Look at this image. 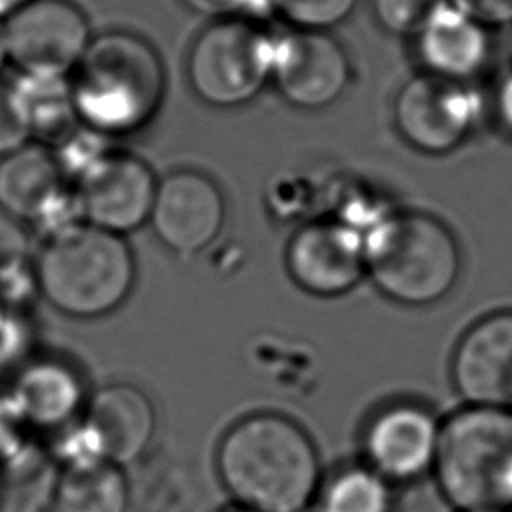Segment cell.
Instances as JSON below:
<instances>
[{
    "label": "cell",
    "instance_id": "obj_1",
    "mask_svg": "<svg viewBox=\"0 0 512 512\" xmlns=\"http://www.w3.org/2000/svg\"><path fill=\"white\" fill-rule=\"evenodd\" d=\"M216 468L236 504L254 512H300L320 484L312 438L298 422L276 412L234 422L218 444Z\"/></svg>",
    "mask_w": 512,
    "mask_h": 512
},
{
    "label": "cell",
    "instance_id": "obj_2",
    "mask_svg": "<svg viewBox=\"0 0 512 512\" xmlns=\"http://www.w3.org/2000/svg\"><path fill=\"white\" fill-rule=\"evenodd\" d=\"M68 80L80 124L108 138L144 128L166 90L156 48L128 30L92 36Z\"/></svg>",
    "mask_w": 512,
    "mask_h": 512
},
{
    "label": "cell",
    "instance_id": "obj_3",
    "mask_svg": "<svg viewBox=\"0 0 512 512\" xmlns=\"http://www.w3.org/2000/svg\"><path fill=\"white\" fill-rule=\"evenodd\" d=\"M432 472L456 512L512 508V410L466 404L440 420Z\"/></svg>",
    "mask_w": 512,
    "mask_h": 512
},
{
    "label": "cell",
    "instance_id": "obj_4",
    "mask_svg": "<svg viewBox=\"0 0 512 512\" xmlns=\"http://www.w3.org/2000/svg\"><path fill=\"white\" fill-rule=\"evenodd\" d=\"M460 246L432 214L390 210L364 234V268L390 300L426 306L442 300L460 276Z\"/></svg>",
    "mask_w": 512,
    "mask_h": 512
},
{
    "label": "cell",
    "instance_id": "obj_5",
    "mask_svg": "<svg viewBox=\"0 0 512 512\" xmlns=\"http://www.w3.org/2000/svg\"><path fill=\"white\" fill-rule=\"evenodd\" d=\"M34 274L38 292L58 312L98 318L128 298L136 264L120 234L82 222L44 240Z\"/></svg>",
    "mask_w": 512,
    "mask_h": 512
},
{
    "label": "cell",
    "instance_id": "obj_6",
    "mask_svg": "<svg viewBox=\"0 0 512 512\" xmlns=\"http://www.w3.org/2000/svg\"><path fill=\"white\" fill-rule=\"evenodd\" d=\"M274 36L256 20H212L194 38L186 76L192 92L208 106L234 108L250 102L272 78Z\"/></svg>",
    "mask_w": 512,
    "mask_h": 512
},
{
    "label": "cell",
    "instance_id": "obj_7",
    "mask_svg": "<svg viewBox=\"0 0 512 512\" xmlns=\"http://www.w3.org/2000/svg\"><path fill=\"white\" fill-rule=\"evenodd\" d=\"M482 98L470 82L420 72L408 78L392 106L400 138L424 154H448L474 130Z\"/></svg>",
    "mask_w": 512,
    "mask_h": 512
},
{
    "label": "cell",
    "instance_id": "obj_8",
    "mask_svg": "<svg viewBox=\"0 0 512 512\" xmlns=\"http://www.w3.org/2000/svg\"><path fill=\"white\" fill-rule=\"evenodd\" d=\"M8 62L20 74L70 76L92 32L72 0H30L4 18Z\"/></svg>",
    "mask_w": 512,
    "mask_h": 512
},
{
    "label": "cell",
    "instance_id": "obj_9",
    "mask_svg": "<svg viewBox=\"0 0 512 512\" xmlns=\"http://www.w3.org/2000/svg\"><path fill=\"white\" fill-rule=\"evenodd\" d=\"M350 76V58L328 32L292 28L284 36H274L270 80L290 106L322 110L344 94Z\"/></svg>",
    "mask_w": 512,
    "mask_h": 512
},
{
    "label": "cell",
    "instance_id": "obj_10",
    "mask_svg": "<svg viewBox=\"0 0 512 512\" xmlns=\"http://www.w3.org/2000/svg\"><path fill=\"white\" fill-rule=\"evenodd\" d=\"M226 202L218 184L196 170H174L156 184L150 226L172 252L192 256L222 232Z\"/></svg>",
    "mask_w": 512,
    "mask_h": 512
},
{
    "label": "cell",
    "instance_id": "obj_11",
    "mask_svg": "<svg viewBox=\"0 0 512 512\" xmlns=\"http://www.w3.org/2000/svg\"><path fill=\"white\" fill-rule=\"evenodd\" d=\"M286 270L312 296H342L366 276L364 236L336 218L310 220L288 240Z\"/></svg>",
    "mask_w": 512,
    "mask_h": 512
},
{
    "label": "cell",
    "instance_id": "obj_12",
    "mask_svg": "<svg viewBox=\"0 0 512 512\" xmlns=\"http://www.w3.org/2000/svg\"><path fill=\"white\" fill-rule=\"evenodd\" d=\"M156 184L144 160L110 150L74 184V190L84 222L124 236L148 222Z\"/></svg>",
    "mask_w": 512,
    "mask_h": 512
},
{
    "label": "cell",
    "instance_id": "obj_13",
    "mask_svg": "<svg viewBox=\"0 0 512 512\" xmlns=\"http://www.w3.org/2000/svg\"><path fill=\"white\" fill-rule=\"evenodd\" d=\"M440 420L416 402H396L378 410L364 430L366 464L388 482H406L432 470Z\"/></svg>",
    "mask_w": 512,
    "mask_h": 512
},
{
    "label": "cell",
    "instance_id": "obj_14",
    "mask_svg": "<svg viewBox=\"0 0 512 512\" xmlns=\"http://www.w3.org/2000/svg\"><path fill=\"white\" fill-rule=\"evenodd\" d=\"M452 382L466 404L512 410V310L492 312L462 334Z\"/></svg>",
    "mask_w": 512,
    "mask_h": 512
},
{
    "label": "cell",
    "instance_id": "obj_15",
    "mask_svg": "<svg viewBox=\"0 0 512 512\" xmlns=\"http://www.w3.org/2000/svg\"><path fill=\"white\" fill-rule=\"evenodd\" d=\"M84 424L104 460L126 466L146 452L154 436L156 414L150 398L138 386L116 382L90 396Z\"/></svg>",
    "mask_w": 512,
    "mask_h": 512
},
{
    "label": "cell",
    "instance_id": "obj_16",
    "mask_svg": "<svg viewBox=\"0 0 512 512\" xmlns=\"http://www.w3.org/2000/svg\"><path fill=\"white\" fill-rule=\"evenodd\" d=\"M424 72L470 82L490 58L488 28L454 8L440 4L414 36Z\"/></svg>",
    "mask_w": 512,
    "mask_h": 512
},
{
    "label": "cell",
    "instance_id": "obj_17",
    "mask_svg": "<svg viewBox=\"0 0 512 512\" xmlns=\"http://www.w3.org/2000/svg\"><path fill=\"white\" fill-rule=\"evenodd\" d=\"M84 394L78 376L60 362L38 360L16 376L8 402L22 422L56 428L78 412Z\"/></svg>",
    "mask_w": 512,
    "mask_h": 512
},
{
    "label": "cell",
    "instance_id": "obj_18",
    "mask_svg": "<svg viewBox=\"0 0 512 512\" xmlns=\"http://www.w3.org/2000/svg\"><path fill=\"white\" fill-rule=\"evenodd\" d=\"M68 184L50 146L26 142L0 158V210L20 222H34L54 194Z\"/></svg>",
    "mask_w": 512,
    "mask_h": 512
},
{
    "label": "cell",
    "instance_id": "obj_19",
    "mask_svg": "<svg viewBox=\"0 0 512 512\" xmlns=\"http://www.w3.org/2000/svg\"><path fill=\"white\" fill-rule=\"evenodd\" d=\"M30 138L54 146L78 124L68 76L20 74L12 82Z\"/></svg>",
    "mask_w": 512,
    "mask_h": 512
},
{
    "label": "cell",
    "instance_id": "obj_20",
    "mask_svg": "<svg viewBox=\"0 0 512 512\" xmlns=\"http://www.w3.org/2000/svg\"><path fill=\"white\" fill-rule=\"evenodd\" d=\"M54 498L56 512H126L128 482L108 460L64 466Z\"/></svg>",
    "mask_w": 512,
    "mask_h": 512
},
{
    "label": "cell",
    "instance_id": "obj_21",
    "mask_svg": "<svg viewBox=\"0 0 512 512\" xmlns=\"http://www.w3.org/2000/svg\"><path fill=\"white\" fill-rule=\"evenodd\" d=\"M318 512H390V482L366 466H350L334 474L322 492Z\"/></svg>",
    "mask_w": 512,
    "mask_h": 512
},
{
    "label": "cell",
    "instance_id": "obj_22",
    "mask_svg": "<svg viewBox=\"0 0 512 512\" xmlns=\"http://www.w3.org/2000/svg\"><path fill=\"white\" fill-rule=\"evenodd\" d=\"M358 0H274V12L298 30H330L344 22Z\"/></svg>",
    "mask_w": 512,
    "mask_h": 512
},
{
    "label": "cell",
    "instance_id": "obj_23",
    "mask_svg": "<svg viewBox=\"0 0 512 512\" xmlns=\"http://www.w3.org/2000/svg\"><path fill=\"white\" fill-rule=\"evenodd\" d=\"M446 0H372L376 22L394 36H416L432 12Z\"/></svg>",
    "mask_w": 512,
    "mask_h": 512
},
{
    "label": "cell",
    "instance_id": "obj_24",
    "mask_svg": "<svg viewBox=\"0 0 512 512\" xmlns=\"http://www.w3.org/2000/svg\"><path fill=\"white\" fill-rule=\"evenodd\" d=\"M26 142H30V130L26 126L14 86L0 80V158Z\"/></svg>",
    "mask_w": 512,
    "mask_h": 512
},
{
    "label": "cell",
    "instance_id": "obj_25",
    "mask_svg": "<svg viewBox=\"0 0 512 512\" xmlns=\"http://www.w3.org/2000/svg\"><path fill=\"white\" fill-rule=\"evenodd\" d=\"M190 10L212 18H248L258 20L274 12V0H182Z\"/></svg>",
    "mask_w": 512,
    "mask_h": 512
},
{
    "label": "cell",
    "instance_id": "obj_26",
    "mask_svg": "<svg viewBox=\"0 0 512 512\" xmlns=\"http://www.w3.org/2000/svg\"><path fill=\"white\" fill-rule=\"evenodd\" d=\"M454 8L486 28L512 22V0H448Z\"/></svg>",
    "mask_w": 512,
    "mask_h": 512
},
{
    "label": "cell",
    "instance_id": "obj_27",
    "mask_svg": "<svg viewBox=\"0 0 512 512\" xmlns=\"http://www.w3.org/2000/svg\"><path fill=\"white\" fill-rule=\"evenodd\" d=\"M28 238L22 222L0 210V268L26 260Z\"/></svg>",
    "mask_w": 512,
    "mask_h": 512
},
{
    "label": "cell",
    "instance_id": "obj_28",
    "mask_svg": "<svg viewBox=\"0 0 512 512\" xmlns=\"http://www.w3.org/2000/svg\"><path fill=\"white\" fill-rule=\"evenodd\" d=\"M14 422H22L12 404L0 402V462H8L14 458V446H16V434H14Z\"/></svg>",
    "mask_w": 512,
    "mask_h": 512
},
{
    "label": "cell",
    "instance_id": "obj_29",
    "mask_svg": "<svg viewBox=\"0 0 512 512\" xmlns=\"http://www.w3.org/2000/svg\"><path fill=\"white\" fill-rule=\"evenodd\" d=\"M494 106L500 122L512 130V72H508L498 84Z\"/></svg>",
    "mask_w": 512,
    "mask_h": 512
},
{
    "label": "cell",
    "instance_id": "obj_30",
    "mask_svg": "<svg viewBox=\"0 0 512 512\" xmlns=\"http://www.w3.org/2000/svg\"><path fill=\"white\" fill-rule=\"evenodd\" d=\"M28 2L30 0H0V20L8 18L10 14H14L18 8H22Z\"/></svg>",
    "mask_w": 512,
    "mask_h": 512
},
{
    "label": "cell",
    "instance_id": "obj_31",
    "mask_svg": "<svg viewBox=\"0 0 512 512\" xmlns=\"http://www.w3.org/2000/svg\"><path fill=\"white\" fill-rule=\"evenodd\" d=\"M8 62V52H6V36H4V20H0V68Z\"/></svg>",
    "mask_w": 512,
    "mask_h": 512
},
{
    "label": "cell",
    "instance_id": "obj_32",
    "mask_svg": "<svg viewBox=\"0 0 512 512\" xmlns=\"http://www.w3.org/2000/svg\"><path fill=\"white\" fill-rule=\"evenodd\" d=\"M230 512H254V510H248V508H242V506H238V508H234V510H230Z\"/></svg>",
    "mask_w": 512,
    "mask_h": 512
},
{
    "label": "cell",
    "instance_id": "obj_33",
    "mask_svg": "<svg viewBox=\"0 0 512 512\" xmlns=\"http://www.w3.org/2000/svg\"><path fill=\"white\" fill-rule=\"evenodd\" d=\"M300 512H318V508H304V510H300Z\"/></svg>",
    "mask_w": 512,
    "mask_h": 512
},
{
    "label": "cell",
    "instance_id": "obj_34",
    "mask_svg": "<svg viewBox=\"0 0 512 512\" xmlns=\"http://www.w3.org/2000/svg\"><path fill=\"white\" fill-rule=\"evenodd\" d=\"M506 512H508V510H506Z\"/></svg>",
    "mask_w": 512,
    "mask_h": 512
}]
</instances>
